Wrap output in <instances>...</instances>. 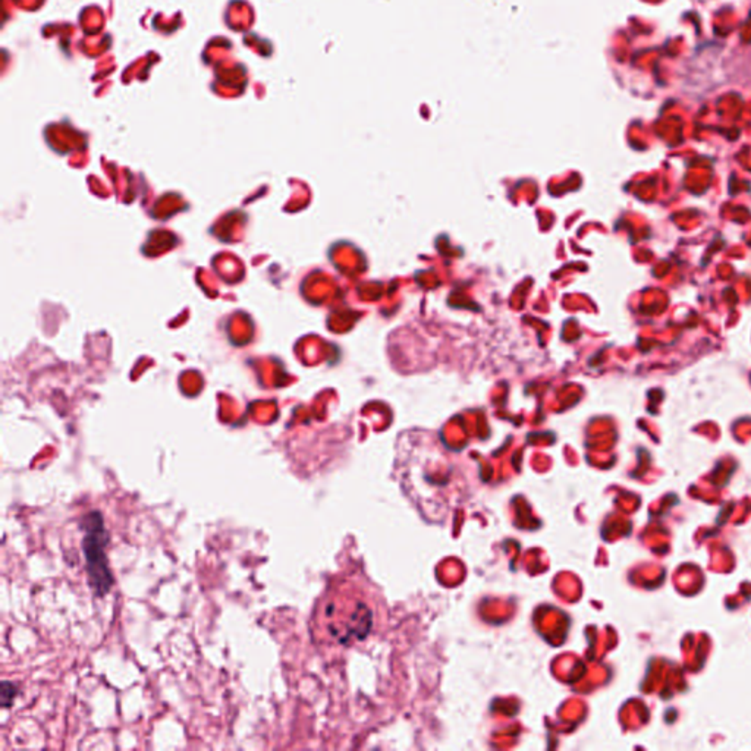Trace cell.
Segmentation results:
<instances>
[{
    "label": "cell",
    "instance_id": "7a4b0ae2",
    "mask_svg": "<svg viewBox=\"0 0 751 751\" xmlns=\"http://www.w3.org/2000/svg\"><path fill=\"white\" fill-rule=\"evenodd\" d=\"M83 527H84L83 549H84L85 563H87L85 570H87L88 583L97 597H103L110 592L113 577L109 570L108 556L104 552L109 537L101 512L93 511L87 514L83 520Z\"/></svg>",
    "mask_w": 751,
    "mask_h": 751
},
{
    "label": "cell",
    "instance_id": "6da1fadb",
    "mask_svg": "<svg viewBox=\"0 0 751 751\" xmlns=\"http://www.w3.org/2000/svg\"><path fill=\"white\" fill-rule=\"evenodd\" d=\"M384 616V597L372 584L361 577H348L328 590L317 611V623L328 643L351 648L377 634Z\"/></svg>",
    "mask_w": 751,
    "mask_h": 751
},
{
    "label": "cell",
    "instance_id": "3957f363",
    "mask_svg": "<svg viewBox=\"0 0 751 751\" xmlns=\"http://www.w3.org/2000/svg\"><path fill=\"white\" fill-rule=\"evenodd\" d=\"M16 694H18V688H16L15 684L9 683V681L2 683V704H4V708H9L13 703Z\"/></svg>",
    "mask_w": 751,
    "mask_h": 751
}]
</instances>
